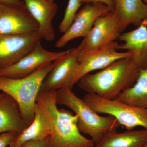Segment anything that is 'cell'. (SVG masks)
Instances as JSON below:
<instances>
[{
  "label": "cell",
  "instance_id": "6da1fadb",
  "mask_svg": "<svg viewBox=\"0 0 147 147\" xmlns=\"http://www.w3.org/2000/svg\"><path fill=\"white\" fill-rule=\"evenodd\" d=\"M56 97V91H40L36 100L51 127L50 147H94L93 141L79 131L77 116L58 109Z\"/></svg>",
  "mask_w": 147,
  "mask_h": 147
},
{
  "label": "cell",
  "instance_id": "7a4b0ae2",
  "mask_svg": "<svg viewBox=\"0 0 147 147\" xmlns=\"http://www.w3.org/2000/svg\"><path fill=\"white\" fill-rule=\"evenodd\" d=\"M133 56L116 61L94 74H88L79 80L78 86L88 93L115 99L133 86L139 76L142 69Z\"/></svg>",
  "mask_w": 147,
  "mask_h": 147
},
{
  "label": "cell",
  "instance_id": "3957f363",
  "mask_svg": "<svg viewBox=\"0 0 147 147\" xmlns=\"http://www.w3.org/2000/svg\"><path fill=\"white\" fill-rule=\"evenodd\" d=\"M53 66V62L47 63L22 78L0 76V91L9 95L17 102L27 127L34 119L37 97L43 80Z\"/></svg>",
  "mask_w": 147,
  "mask_h": 147
},
{
  "label": "cell",
  "instance_id": "277c9868",
  "mask_svg": "<svg viewBox=\"0 0 147 147\" xmlns=\"http://www.w3.org/2000/svg\"><path fill=\"white\" fill-rule=\"evenodd\" d=\"M56 103L65 105L77 116V126L81 133L89 135L95 145L106 133L115 131L121 126L117 119L111 115L101 116L83 99L78 97L72 90L56 91Z\"/></svg>",
  "mask_w": 147,
  "mask_h": 147
},
{
  "label": "cell",
  "instance_id": "5b68a950",
  "mask_svg": "<svg viewBox=\"0 0 147 147\" xmlns=\"http://www.w3.org/2000/svg\"><path fill=\"white\" fill-rule=\"evenodd\" d=\"M82 99L98 114L113 116L127 130H132L137 126L147 129V109L131 106L116 99H107L94 94L88 93Z\"/></svg>",
  "mask_w": 147,
  "mask_h": 147
},
{
  "label": "cell",
  "instance_id": "8992f818",
  "mask_svg": "<svg viewBox=\"0 0 147 147\" xmlns=\"http://www.w3.org/2000/svg\"><path fill=\"white\" fill-rule=\"evenodd\" d=\"M119 45L117 42L114 41L99 50L89 51L80 50L78 65L73 80L74 85L91 71L103 69L116 61L134 55V53L130 51L124 53L118 52Z\"/></svg>",
  "mask_w": 147,
  "mask_h": 147
},
{
  "label": "cell",
  "instance_id": "52a82bcc",
  "mask_svg": "<svg viewBox=\"0 0 147 147\" xmlns=\"http://www.w3.org/2000/svg\"><path fill=\"white\" fill-rule=\"evenodd\" d=\"M80 46L69 49L68 53L53 62V66L43 80L40 91L72 90L78 63Z\"/></svg>",
  "mask_w": 147,
  "mask_h": 147
},
{
  "label": "cell",
  "instance_id": "ba28073f",
  "mask_svg": "<svg viewBox=\"0 0 147 147\" xmlns=\"http://www.w3.org/2000/svg\"><path fill=\"white\" fill-rule=\"evenodd\" d=\"M38 29V24L26 5L0 2V34H27Z\"/></svg>",
  "mask_w": 147,
  "mask_h": 147
},
{
  "label": "cell",
  "instance_id": "9c48e42d",
  "mask_svg": "<svg viewBox=\"0 0 147 147\" xmlns=\"http://www.w3.org/2000/svg\"><path fill=\"white\" fill-rule=\"evenodd\" d=\"M69 50L52 52L43 47L40 41L30 53L14 64L0 70V76L22 78L34 73L42 65L54 62L65 55Z\"/></svg>",
  "mask_w": 147,
  "mask_h": 147
},
{
  "label": "cell",
  "instance_id": "30bf717a",
  "mask_svg": "<svg viewBox=\"0 0 147 147\" xmlns=\"http://www.w3.org/2000/svg\"><path fill=\"white\" fill-rule=\"evenodd\" d=\"M41 39L38 31L22 35L0 34V70L16 63Z\"/></svg>",
  "mask_w": 147,
  "mask_h": 147
},
{
  "label": "cell",
  "instance_id": "8fae6325",
  "mask_svg": "<svg viewBox=\"0 0 147 147\" xmlns=\"http://www.w3.org/2000/svg\"><path fill=\"white\" fill-rule=\"evenodd\" d=\"M110 11L109 7L102 3L86 4L76 13L73 23L57 41L55 46L61 48L65 46L72 40L79 37H86L98 18Z\"/></svg>",
  "mask_w": 147,
  "mask_h": 147
},
{
  "label": "cell",
  "instance_id": "7c38bea8",
  "mask_svg": "<svg viewBox=\"0 0 147 147\" xmlns=\"http://www.w3.org/2000/svg\"><path fill=\"white\" fill-rule=\"evenodd\" d=\"M121 33L114 12L110 11L96 21L89 33L79 45L80 51L101 49L118 39Z\"/></svg>",
  "mask_w": 147,
  "mask_h": 147
},
{
  "label": "cell",
  "instance_id": "4fadbf2b",
  "mask_svg": "<svg viewBox=\"0 0 147 147\" xmlns=\"http://www.w3.org/2000/svg\"><path fill=\"white\" fill-rule=\"evenodd\" d=\"M38 24V32L42 39L53 41L55 34L53 18L58 9L57 5L50 0H22Z\"/></svg>",
  "mask_w": 147,
  "mask_h": 147
},
{
  "label": "cell",
  "instance_id": "5bb4252c",
  "mask_svg": "<svg viewBox=\"0 0 147 147\" xmlns=\"http://www.w3.org/2000/svg\"><path fill=\"white\" fill-rule=\"evenodd\" d=\"M118 39L124 42L119 45V50L132 52L133 58L141 69L147 68V19L137 29L121 34Z\"/></svg>",
  "mask_w": 147,
  "mask_h": 147
},
{
  "label": "cell",
  "instance_id": "9a60e30c",
  "mask_svg": "<svg viewBox=\"0 0 147 147\" xmlns=\"http://www.w3.org/2000/svg\"><path fill=\"white\" fill-rule=\"evenodd\" d=\"M114 13L122 32L132 24L139 26L147 19V4L143 0H114Z\"/></svg>",
  "mask_w": 147,
  "mask_h": 147
},
{
  "label": "cell",
  "instance_id": "2e32d148",
  "mask_svg": "<svg viewBox=\"0 0 147 147\" xmlns=\"http://www.w3.org/2000/svg\"><path fill=\"white\" fill-rule=\"evenodd\" d=\"M34 118L31 124L16 136L9 145V147H22L25 145L40 141L50 136L51 129L46 116L37 103Z\"/></svg>",
  "mask_w": 147,
  "mask_h": 147
},
{
  "label": "cell",
  "instance_id": "e0dca14e",
  "mask_svg": "<svg viewBox=\"0 0 147 147\" xmlns=\"http://www.w3.org/2000/svg\"><path fill=\"white\" fill-rule=\"evenodd\" d=\"M26 127L16 101L9 95L3 92L0 93V134L19 133Z\"/></svg>",
  "mask_w": 147,
  "mask_h": 147
},
{
  "label": "cell",
  "instance_id": "ac0fdd59",
  "mask_svg": "<svg viewBox=\"0 0 147 147\" xmlns=\"http://www.w3.org/2000/svg\"><path fill=\"white\" fill-rule=\"evenodd\" d=\"M147 144V129L109 131L94 147H144Z\"/></svg>",
  "mask_w": 147,
  "mask_h": 147
},
{
  "label": "cell",
  "instance_id": "d6986e66",
  "mask_svg": "<svg viewBox=\"0 0 147 147\" xmlns=\"http://www.w3.org/2000/svg\"><path fill=\"white\" fill-rule=\"evenodd\" d=\"M115 99L131 106L147 109V68L141 69L134 85Z\"/></svg>",
  "mask_w": 147,
  "mask_h": 147
},
{
  "label": "cell",
  "instance_id": "ffe728a7",
  "mask_svg": "<svg viewBox=\"0 0 147 147\" xmlns=\"http://www.w3.org/2000/svg\"><path fill=\"white\" fill-rule=\"evenodd\" d=\"M82 5L79 0H69L63 19L59 25L60 32L64 33L71 26L77 10Z\"/></svg>",
  "mask_w": 147,
  "mask_h": 147
},
{
  "label": "cell",
  "instance_id": "44dd1931",
  "mask_svg": "<svg viewBox=\"0 0 147 147\" xmlns=\"http://www.w3.org/2000/svg\"><path fill=\"white\" fill-rule=\"evenodd\" d=\"M17 133L8 132L0 134V147H6L9 146Z\"/></svg>",
  "mask_w": 147,
  "mask_h": 147
},
{
  "label": "cell",
  "instance_id": "7402d4cb",
  "mask_svg": "<svg viewBox=\"0 0 147 147\" xmlns=\"http://www.w3.org/2000/svg\"><path fill=\"white\" fill-rule=\"evenodd\" d=\"M82 4L84 3L99 2L102 3L108 6L110 9V11L114 12L115 9L114 0H79Z\"/></svg>",
  "mask_w": 147,
  "mask_h": 147
},
{
  "label": "cell",
  "instance_id": "603a6c76",
  "mask_svg": "<svg viewBox=\"0 0 147 147\" xmlns=\"http://www.w3.org/2000/svg\"><path fill=\"white\" fill-rule=\"evenodd\" d=\"M50 136L40 141L29 143L22 147H50Z\"/></svg>",
  "mask_w": 147,
  "mask_h": 147
},
{
  "label": "cell",
  "instance_id": "cb8c5ba5",
  "mask_svg": "<svg viewBox=\"0 0 147 147\" xmlns=\"http://www.w3.org/2000/svg\"><path fill=\"white\" fill-rule=\"evenodd\" d=\"M0 2L16 5H26L22 0H0Z\"/></svg>",
  "mask_w": 147,
  "mask_h": 147
},
{
  "label": "cell",
  "instance_id": "d4e9b609",
  "mask_svg": "<svg viewBox=\"0 0 147 147\" xmlns=\"http://www.w3.org/2000/svg\"><path fill=\"white\" fill-rule=\"evenodd\" d=\"M143 1H144V2L145 3L147 4V0H143Z\"/></svg>",
  "mask_w": 147,
  "mask_h": 147
},
{
  "label": "cell",
  "instance_id": "484cf974",
  "mask_svg": "<svg viewBox=\"0 0 147 147\" xmlns=\"http://www.w3.org/2000/svg\"><path fill=\"white\" fill-rule=\"evenodd\" d=\"M50 1H51L54 2V1H55V0H50Z\"/></svg>",
  "mask_w": 147,
  "mask_h": 147
},
{
  "label": "cell",
  "instance_id": "4316f807",
  "mask_svg": "<svg viewBox=\"0 0 147 147\" xmlns=\"http://www.w3.org/2000/svg\"><path fill=\"white\" fill-rule=\"evenodd\" d=\"M144 147H147V144L146 145V146H145Z\"/></svg>",
  "mask_w": 147,
  "mask_h": 147
}]
</instances>
